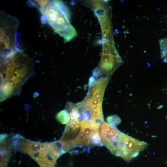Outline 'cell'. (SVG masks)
<instances>
[{"instance_id":"obj_1","label":"cell","mask_w":167,"mask_h":167,"mask_svg":"<svg viewBox=\"0 0 167 167\" xmlns=\"http://www.w3.org/2000/svg\"><path fill=\"white\" fill-rule=\"evenodd\" d=\"M32 58L20 50L0 57V101L18 95L22 86L35 74Z\"/></svg>"},{"instance_id":"obj_2","label":"cell","mask_w":167,"mask_h":167,"mask_svg":"<svg viewBox=\"0 0 167 167\" xmlns=\"http://www.w3.org/2000/svg\"><path fill=\"white\" fill-rule=\"evenodd\" d=\"M39 11L42 23H48L65 42L71 41L77 36L75 29L71 24L70 10L63 2L49 0L45 6Z\"/></svg>"},{"instance_id":"obj_3","label":"cell","mask_w":167,"mask_h":167,"mask_svg":"<svg viewBox=\"0 0 167 167\" xmlns=\"http://www.w3.org/2000/svg\"><path fill=\"white\" fill-rule=\"evenodd\" d=\"M109 78L91 76L89 81L87 95L80 103L81 112L87 115L90 120L100 124L104 121L102 102Z\"/></svg>"},{"instance_id":"obj_4","label":"cell","mask_w":167,"mask_h":167,"mask_svg":"<svg viewBox=\"0 0 167 167\" xmlns=\"http://www.w3.org/2000/svg\"><path fill=\"white\" fill-rule=\"evenodd\" d=\"M19 20L2 10L0 13V57L17 51L18 48L17 32Z\"/></svg>"},{"instance_id":"obj_5","label":"cell","mask_w":167,"mask_h":167,"mask_svg":"<svg viewBox=\"0 0 167 167\" xmlns=\"http://www.w3.org/2000/svg\"><path fill=\"white\" fill-rule=\"evenodd\" d=\"M103 43L101 60L93 73L92 76L95 78L109 77L123 62L116 49L113 40L103 39Z\"/></svg>"},{"instance_id":"obj_6","label":"cell","mask_w":167,"mask_h":167,"mask_svg":"<svg viewBox=\"0 0 167 167\" xmlns=\"http://www.w3.org/2000/svg\"><path fill=\"white\" fill-rule=\"evenodd\" d=\"M148 145L146 142L121 132L118 139L115 155L127 162L137 156Z\"/></svg>"},{"instance_id":"obj_7","label":"cell","mask_w":167,"mask_h":167,"mask_svg":"<svg viewBox=\"0 0 167 167\" xmlns=\"http://www.w3.org/2000/svg\"><path fill=\"white\" fill-rule=\"evenodd\" d=\"M92 6L100 22L103 39L113 40L110 12L106 2L96 1Z\"/></svg>"},{"instance_id":"obj_8","label":"cell","mask_w":167,"mask_h":167,"mask_svg":"<svg viewBox=\"0 0 167 167\" xmlns=\"http://www.w3.org/2000/svg\"><path fill=\"white\" fill-rule=\"evenodd\" d=\"M121 132L116 127L103 121L99 127V133L103 145L115 155L119 135Z\"/></svg>"},{"instance_id":"obj_9","label":"cell","mask_w":167,"mask_h":167,"mask_svg":"<svg viewBox=\"0 0 167 167\" xmlns=\"http://www.w3.org/2000/svg\"><path fill=\"white\" fill-rule=\"evenodd\" d=\"M80 121L79 119H70L60 140L73 145V141L78 136L81 131Z\"/></svg>"},{"instance_id":"obj_10","label":"cell","mask_w":167,"mask_h":167,"mask_svg":"<svg viewBox=\"0 0 167 167\" xmlns=\"http://www.w3.org/2000/svg\"><path fill=\"white\" fill-rule=\"evenodd\" d=\"M90 139L81 130L78 136L73 141L74 147L89 146Z\"/></svg>"},{"instance_id":"obj_11","label":"cell","mask_w":167,"mask_h":167,"mask_svg":"<svg viewBox=\"0 0 167 167\" xmlns=\"http://www.w3.org/2000/svg\"><path fill=\"white\" fill-rule=\"evenodd\" d=\"M99 130L94 132L91 135L89 141V146H101L103 145Z\"/></svg>"},{"instance_id":"obj_12","label":"cell","mask_w":167,"mask_h":167,"mask_svg":"<svg viewBox=\"0 0 167 167\" xmlns=\"http://www.w3.org/2000/svg\"><path fill=\"white\" fill-rule=\"evenodd\" d=\"M159 43L161 58L164 62L167 63V38L161 39Z\"/></svg>"},{"instance_id":"obj_13","label":"cell","mask_w":167,"mask_h":167,"mask_svg":"<svg viewBox=\"0 0 167 167\" xmlns=\"http://www.w3.org/2000/svg\"><path fill=\"white\" fill-rule=\"evenodd\" d=\"M58 120L62 124L67 123L69 120V116L67 111L64 109L59 112L57 115Z\"/></svg>"},{"instance_id":"obj_14","label":"cell","mask_w":167,"mask_h":167,"mask_svg":"<svg viewBox=\"0 0 167 167\" xmlns=\"http://www.w3.org/2000/svg\"><path fill=\"white\" fill-rule=\"evenodd\" d=\"M106 121L109 124L112 126H116L121 122L120 118L117 115H113L108 117Z\"/></svg>"}]
</instances>
